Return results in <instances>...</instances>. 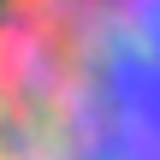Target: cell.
I'll use <instances>...</instances> for the list:
<instances>
[{
    "label": "cell",
    "instance_id": "obj_1",
    "mask_svg": "<svg viewBox=\"0 0 160 160\" xmlns=\"http://www.w3.org/2000/svg\"><path fill=\"white\" fill-rule=\"evenodd\" d=\"M0 160H160V0H0Z\"/></svg>",
    "mask_w": 160,
    "mask_h": 160
}]
</instances>
